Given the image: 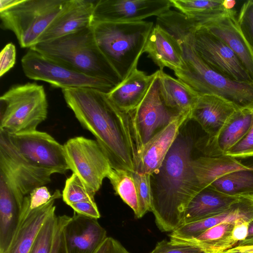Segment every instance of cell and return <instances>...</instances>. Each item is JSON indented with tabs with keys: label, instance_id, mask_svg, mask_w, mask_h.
I'll list each match as a JSON object with an SVG mask.
<instances>
[{
	"label": "cell",
	"instance_id": "6da1fadb",
	"mask_svg": "<svg viewBox=\"0 0 253 253\" xmlns=\"http://www.w3.org/2000/svg\"><path fill=\"white\" fill-rule=\"evenodd\" d=\"M62 92L81 126L96 138L112 168L135 171V136L129 113L119 109L107 93L95 89H63Z\"/></svg>",
	"mask_w": 253,
	"mask_h": 253
},
{
	"label": "cell",
	"instance_id": "7a4b0ae2",
	"mask_svg": "<svg viewBox=\"0 0 253 253\" xmlns=\"http://www.w3.org/2000/svg\"><path fill=\"white\" fill-rule=\"evenodd\" d=\"M193 141L179 133L160 167L151 175L152 210L157 226L172 232L182 224L185 210L202 189L192 168Z\"/></svg>",
	"mask_w": 253,
	"mask_h": 253
},
{
	"label": "cell",
	"instance_id": "3957f363",
	"mask_svg": "<svg viewBox=\"0 0 253 253\" xmlns=\"http://www.w3.org/2000/svg\"><path fill=\"white\" fill-rule=\"evenodd\" d=\"M88 76L115 86L122 81L98 47L92 26L30 48Z\"/></svg>",
	"mask_w": 253,
	"mask_h": 253
},
{
	"label": "cell",
	"instance_id": "277c9868",
	"mask_svg": "<svg viewBox=\"0 0 253 253\" xmlns=\"http://www.w3.org/2000/svg\"><path fill=\"white\" fill-rule=\"evenodd\" d=\"M194 32L182 34L177 41L180 43L184 64L174 71L178 79L199 96H219L238 109L253 108V83L232 81L209 67L198 55L192 43Z\"/></svg>",
	"mask_w": 253,
	"mask_h": 253
},
{
	"label": "cell",
	"instance_id": "5b68a950",
	"mask_svg": "<svg viewBox=\"0 0 253 253\" xmlns=\"http://www.w3.org/2000/svg\"><path fill=\"white\" fill-rule=\"evenodd\" d=\"M92 26L100 50L122 81L125 80L137 68L153 23L96 22Z\"/></svg>",
	"mask_w": 253,
	"mask_h": 253
},
{
	"label": "cell",
	"instance_id": "8992f818",
	"mask_svg": "<svg viewBox=\"0 0 253 253\" xmlns=\"http://www.w3.org/2000/svg\"><path fill=\"white\" fill-rule=\"evenodd\" d=\"M71 0H19L0 12V27L12 32L22 48H30Z\"/></svg>",
	"mask_w": 253,
	"mask_h": 253
},
{
	"label": "cell",
	"instance_id": "52a82bcc",
	"mask_svg": "<svg viewBox=\"0 0 253 253\" xmlns=\"http://www.w3.org/2000/svg\"><path fill=\"white\" fill-rule=\"evenodd\" d=\"M0 130L19 133L37 130L47 115L44 88L36 83L11 86L0 97Z\"/></svg>",
	"mask_w": 253,
	"mask_h": 253
},
{
	"label": "cell",
	"instance_id": "ba28073f",
	"mask_svg": "<svg viewBox=\"0 0 253 253\" xmlns=\"http://www.w3.org/2000/svg\"><path fill=\"white\" fill-rule=\"evenodd\" d=\"M21 65L27 78L45 82L62 89L92 88L108 93L116 86L73 70L31 49L22 57Z\"/></svg>",
	"mask_w": 253,
	"mask_h": 253
},
{
	"label": "cell",
	"instance_id": "9c48e42d",
	"mask_svg": "<svg viewBox=\"0 0 253 253\" xmlns=\"http://www.w3.org/2000/svg\"><path fill=\"white\" fill-rule=\"evenodd\" d=\"M52 174L28 162L11 143L7 133L0 130V176L21 207L32 190L50 182Z\"/></svg>",
	"mask_w": 253,
	"mask_h": 253
},
{
	"label": "cell",
	"instance_id": "30bf717a",
	"mask_svg": "<svg viewBox=\"0 0 253 253\" xmlns=\"http://www.w3.org/2000/svg\"><path fill=\"white\" fill-rule=\"evenodd\" d=\"M63 146L69 169L96 193L112 168L98 142L77 136L69 139Z\"/></svg>",
	"mask_w": 253,
	"mask_h": 253
},
{
	"label": "cell",
	"instance_id": "8fae6325",
	"mask_svg": "<svg viewBox=\"0 0 253 253\" xmlns=\"http://www.w3.org/2000/svg\"><path fill=\"white\" fill-rule=\"evenodd\" d=\"M158 74L141 103L134 110L129 112L135 131L136 158L144 144L182 114L165 103L160 89Z\"/></svg>",
	"mask_w": 253,
	"mask_h": 253
},
{
	"label": "cell",
	"instance_id": "7c38bea8",
	"mask_svg": "<svg viewBox=\"0 0 253 253\" xmlns=\"http://www.w3.org/2000/svg\"><path fill=\"white\" fill-rule=\"evenodd\" d=\"M192 43L198 55L214 71L233 81L253 83L237 55L205 27L200 25L193 33Z\"/></svg>",
	"mask_w": 253,
	"mask_h": 253
},
{
	"label": "cell",
	"instance_id": "4fadbf2b",
	"mask_svg": "<svg viewBox=\"0 0 253 253\" xmlns=\"http://www.w3.org/2000/svg\"><path fill=\"white\" fill-rule=\"evenodd\" d=\"M6 133L18 152L33 165L53 173L64 174L69 169L64 146L48 133L37 130Z\"/></svg>",
	"mask_w": 253,
	"mask_h": 253
},
{
	"label": "cell",
	"instance_id": "5bb4252c",
	"mask_svg": "<svg viewBox=\"0 0 253 253\" xmlns=\"http://www.w3.org/2000/svg\"><path fill=\"white\" fill-rule=\"evenodd\" d=\"M171 6L170 0H97L92 24L141 21L149 17L158 16Z\"/></svg>",
	"mask_w": 253,
	"mask_h": 253
},
{
	"label": "cell",
	"instance_id": "9a60e30c",
	"mask_svg": "<svg viewBox=\"0 0 253 253\" xmlns=\"http://www.w3.org/2000/svg\"><path fill=\"white\" fill-rule=\"evenodd\" d=\"M61 197L60 190H56L46 204L33 210L24 199L17 228L3 253H30L42 228L46 220L55 214V201Z\"/></svg>",
	"mask_w": 253,
	"mask_h": 253
},
{
	"label": "cell",
	"instance_id": "2e32d148",
	"mask_svg": "<svg viewBox=\"0 0 253 253\" xmlns=\"http://www.w3.org/2000/svg\"><path fill=\"white\" fill-rule=\"evenodd\" d=\"M233 9L207 19L200 26L225 43L237 55L253 80V48L243 35Z\"/></svg>",
	"mask_w": 253,
	"mask_h": 253
},
{
	"label": "cell",
	"instance_id": "e0dca14e",
	"mask_svg": "<svg viewBox=\"0 0 253 253\" xmlns=\"http://www.w3.org/2000/svg\"><path fill=\"white\" fill-rule=\"evenodd\" d=\"M190 114L177 116L167 126L143 145L136 158L135 171L151 175L160 167L180 132V128L190 119Z\"/></svg>",
	"mask_w": 253,
	"mask_h": 253
},
{
	"label": "cell",
	"instance_id": "ac0fdd59",
	"mask_svg": "<svg viewBox=\"0 0 253 253\" xmlns=\"http://www.w3.org/2000/svg\"><path fill=\"white\" fill-rule=\"evenodd\" d=\"M252 109H237L227 119L217 136L213 139L207 135L200 137L195 146L204 156L225 155L226 153L245 135L252 120Z\"/></svg>",
	"mask_w": 253,
	"mask_h": 253
},
{
	"label": "cell",
	"instance_id": "d6986e66",
	"mask_svg": "<svg viewBox=\"0 0 253 253\" xmlns=\"http://www.w3.org/2000/svg\"><path fill=\"white\" fill-rule=\"evenodd\" d=\"M67 253H94L107 237L97 219L74 212L63 230Z\"/></svg>",
	"mask_w": 253,
	"mask_h": 253
},
{
	"label": "cell",
	"instance_id": "ffe728a7",
	"mask_svg": "<svg viewBox=\"0 0 253 253\" xmlns=\"http://www.w3.org/2000/svg\"><path fill=\"white\" fill-rule=\"evenodd\" d=\"M97 0H71L54 20L39 42L51 41L92 26L93 13Z\"/></svg>",
	"mask_w": 253,
	"mask_h": 253
},
{
	"label": "cell",
	"instance_id": "44dd1931",
	"mask_svg": "<svg viewBox=\"0 0 253 253\" xmlns=\"http://www.w3.org/2000/svg\"><path fill=\"white\" fill-rule=\"evenodd\" d=\"M238 108L228 100L215 95L199 96L190 119L194 120L211 139L215 138L232 114Z\"/></svg>",
	"mask_w": 253,
	"mask_h": 253
},
{
	"label": "cell",
	"instance_id": "7402d4cb",
	"mask_svg": "<svg viewBox=\"0 0 253 253\" xmlns=\"http://www.w3.org/2000/svg\"><path fill=\"white\" fill-rule=\"evenodd\" d=\"M158 74V70L147 75L135 68L108 96L121 110L126 113L132 111L142 101Z\"/></svg>",
	"mask_w": 253,
	"mask_h": 253
},
{
	"label": "cell",
	"instance_id": "603a6c76",
	"mask_svg": "<svg viewBox=\"0 0 253 253\" xmlns=\"http://www.w3.org/2000/svg\"><path fill=\"white\" fill-rule=\"evenodd\" d=\"M143 52L147 53L161 70L168 67L174 71L181 69L184 64L180 43L157 25L150 33Z\"/></svg>",
	"mask_w": 253,
	"mask_h": 253
},
{
	"label": "cell",
	"instance_id": "cb8c5ba5",
	"mask_svg": "<svg viewBox=\"0 0 253 253\" xmlns=\"http://www.w3.org/2000/svg\"><path fill=\"white\" fill-rule=\"evenodd\" d=\"M241 197L227 195L211 185L206 187L200 190L188 204L184 212L182 224L198 221L221 212Z\"/></svg>",
	"mask_w": 253,
	"mask_h": 253
},
{
	"label": "cell",
	"instance_id": "d4e9b609",
	"mask_svg": "<svg viewBox=\"0 0 253 253\" xmlns=\"http://www.w3.org/2000/svg\"><path fill=\"white\" fill-rule=\"evenodd\" d=\"M239 219L249 222L253 220V196H242L221 212L184 224L181 227V233L184 237L191 239L216 225L223 222L235 223Z\"/></svg>",
	"mask_w": 253,
	"mask_h": 253
},
{
	"label": "cell",
	"instance_id": "484cf974",
	"mask_svg": "<svg viewBox=\"0 0 253 253\" xmlns=\"http://www.w3.org/2000/svg\"><path fill=\"white\" fill-rule=\"evenodd\" d=\"M191 165L200 186L204 188L231 171L246 169L235 158L222 155L201 156L191 160Z\"/></svg>",
	"mask_w": 253,
	"mask_h": 253
},
{
	"label": "cell",
	"instance_id": "4316f807",
	"mask_svg": "<svg viewBox=\"0 0 253 253\" xmlns=\"http://www.w3.org/2000/svg\"><path fill=\"white\" fill-rule=\"evenodd\" d=\"M161 93L166 105L179 114H190L199 95L178 79L159 70Z\"/></svg>",
	"mask_w": 253,
	"mask_h": 253
},
{
	"label": "cell",
	"instance_id": "83f0119b",
	"mask_svg": "<svg viewBox=\"0 0 253 253\" xmlns=\"http://www.w3.org/2000/svg\"><path fill=\"white\" fill-rule=\"evenodd\" d=\"M22 207L0 176V253L8 247L20 218Z\"/></svg>",
	"mask_w": 253,
	"mask_h": 253
},
{
	"label": "cell",
	"instance_id": "f1b7e54d",
	"mask_svg": "<svg viewBox=\"0 0 253 253\" xmlns=\"http://www.w3.org/2000/svg\"><path fill=\"white\" fill-rule=\"evenodd\" d=\"M234 225L233 223L223 222L207 229L195 238L179 243L198 245L206 253H221L237 245L232 237Z\"/></svg>",
	"mask_w": 253,
	"mask_h": 253
},
{
	"label": "cell",
	"instance_id": "f546056e",
	"mask_svg": "<svg viewBox=\"0 0 253 253\" xmlns=\"http://www.w3.org/2000/svg\"><path fill=\"white\" fill-rule=\"evenodd\" d=\"M172 6L200 24L208 19L222 13L230 8L227 0H170ZM233 9V8H232Z\"/></svg>",
	"mask_w": 253,
	"mask_h": 253
},
{
	"label": "cell",
	"instance_id": "4dcf8cb0",
	"mask_svg": "<svg viewBox=\"0 0 253 253\" xmlns=\"http://www.w3.org/2000/svg\"><path fill=\"white\" fill-rule=\"evenodd\" d=\"M211 185L228 195L253 196V169H246L231 171Z\"/></svg>",
	"mask_w": 253,
	"mask_h": 253
},
{
	"label": "cell",
	"instance_id": "1f68e13d",
	"mask_svg": "<svg viewBox=\"0 0 253 253\" xmlns=\"http://www.w3.org/2000/svg\"><path fill=\"white\" fill-rule=\"evenodd\" d=\"M115 194L133 211L136 217L139 211L138 200L135 184L130 171L111 168L107 177Z\"/></svg>",
	"mask_w": 253,
	"mask_h": 253
},
{
	"label": "cell",
	"instance_id": "d6a6232c",
	"mask_svg": "<svg viewBox=\"0 0 253 253\" xmlns=\"http://www.w3.org/2000/svg\"><path fill=\"white\" fill-rule=\"evenodd\" d=\"M95 194L76 174L73 173L66 180L62 197L63 201L70 206L72 204L81 202H94Z\"/></svg>",
	"mask_w": 253,
	"mask_h": 253
},
{
	"label": "cell",
	"instance_id": "836d02e7",
	"mask_svg": "<svg viewBox=\"0 0 253 253\" xmlns=\"http://www.w3.org/2000/svg\"><path fill=\"white\" fill-rule=\"evenodd\" d=\"M131 172L135 184L138 200L139 211L136 217L140 218L148 211H151L152 196L151 175L136 171Z\"/></svg>",
	"mask_w": 253,
	"mask_h": 253
},
{
	"label": "cell",
	"instance_id": "e575fe53",
	"mask_svg": "<svg viewBox=\"0 0 253 253\" xmlns=\"http://www.w3.org/2000/svg\"><path fill=\"white\" fill-rule=\"evenodd\" d=\"M54 214L45 222L38 234L30 253H50L56 223Z\"/></svg>",
	"mask_w": 253,
	"mask_h": 253
},
{
	"label": "cell",
	"instance_id": "d590c367",
	"mask_svg": "<svg viewBox=\"0 0 253 253\" xmlns=\"http://www.w3.org/2000/svg\"><path fill=\"white\" fill-rule=\"evenodd\" d=\"M237 21L243 35L253 48V0L244 3Z\"/></svg>",
	"mask_w": 253,
	"mask_h": 253
},
{
	"label": "cell",
	"instance_id": "8d00e7d4",
	"mask_svg": "<svg viewBox=\"0 0 253 253\" xmlns=\"http://www.w3.org/2000/svg\"><path fill=\"white\" fill-rule=\"evenodd\" d=\"M150 253H206L200 246L188 243H174L166 240L158 242Z\"/></svg>",
	"mask_w": 253,
	"mask_h": 253
},
{
	"label": "cell",
	"instance_id": "74e56055",
	"mask_svg": "<svg viewBox=\"0 0 253 253\" xmlns=\"http://www.w3.org/2000/svg\"><path fill=\"white\" fill-rule=\"evenodd\" d=\"M250 127L244 137L225 154L235 158L253 156V108Z\"/></svg>",
	"mask_w": 253,
	"mask_h": 253
},
{
	"label": "cell",
	"instance_id": "f35d334b",
	"mask_svg": "<svg viewBox=\"0 0 253 253\" xmlns=\"http://www.w3.org/2000/svg\"><path fill=\"white\" fill-rule=\"evenodd\" d=\"M71 218L67 215L57 216L54 236L50 253H67L64 239V228Z\"/></svg>",
	"mask_w": 253,
	"mask_h": 253
},
{
	"label": "cell",
	"instance_id": "ab89813d",
	"mask_svg": "<svg viewBox=\"0 0 253 253\" xmlns=\"http://www.w3.org/2000/svg\"><path fill=\"white\" fill-rule=\"evenodd\" d=\"M52 196V194H50L48 188L44 185L34 189L24 199L27 202L29 208L33 210L46 204Z\"/></svg>",
	"mask_w": 253,
	"mask_h": 253
},
{
	"label": "cell",
	"instance_id": "60d3db41",
	"mask_svg": "<svg viewBox=\"0 0 253 253\" xmlns=\"http://www.w3.org/2000/svg\"><path fill=\"white\" fill-rule=\"evenodd\" d=\"M16 51L12 42L7 43L0 54V77L3 76L14 66L16 62Z\"/></svg>",
	"mask_w": 253,
	"mask_h": 253
},
{
	"label": "cell",
	"instance_id": "b9f144b4",
	"mask_svg": "<svg viewBox=\"0 0 253 253\" xmlns=\"http://www.w3.org/2000/svg\"><path fill=\"white\" fill-rule=\"evenodd\" d=\"M70 207L78 214L97 219L100 217V213L95 202L75 203L71 205Z\"/></svg>",
	"mask_w": 253,
	"mask_h": 253
},
{
	"label": "cell",
	"instance_id": "7bdbcfd3",
	"mask_svg": "<svg viewBox=\"0 0 253 253\" xmlns=\"http://www.w3.org/2000/svg\"><path fill=\"white\" fill-rule=\"evenodd\" d=\"M94 253H130L119 241L107 237Z\"/></svg>",
	"mask_w": 253,
	"mask_h": 253
},
{
	"label": "cell",
	"instance_id": "ee69618b",
	"mask_svg": "<svg viewBox=\"0 0 253 253\" xmlns=\"http://www.w3.org/2000/svg\"><path fill=\"white\" fill-rule=\"evenodd\" d=\"M249 223V221L241 219L235 221L232 231V237L237 244L244 240L247 237Z\"/></svg>",
	"mask_w": 253,
	"mask_h": 253
},
{
	"label": "cell",
	"instance_id": "f6af8a7d",
	"mask_svg": "<svg viewBox=\"0 0 253 253\" xmlns=\"http://www.w3.org/2000/svg\"><path fill=\"white\" fill-rule=\"evenodd\" d=\"M253 246V220L249 223L248 233L246 239L239 242L237 246Z\"/></svg>",
	"mask_w": 253,
	"mask_h": 253
},
{
	"label": "cell",
	"instance_id": "bcb514c9",
	"mask_svg": "<svg viewBox=\"0 0 253 253\" xmlns=\"http://www.w3.org/2000/svg\"><path fill=\"white\" fill-rule=\"evenodd\" d=\"M253 251V246H236L221 253H251Z\"/></svg>",
	"mask_w": 253,
	"mask_h": 253
},
{
	"label": "cell",
	"instance_id": "7dc6e473",
	"mask_svg": "<svg viewBox=\"0 0 253 253\" xmlns=\"http://www.w3.org/2000/svg\"><path fill=\"white\" fill-rule=\"evenodd\" d=\"M236 159L246 168L253 169V156Z\"/></svg>",
	"mask_w": 253,
	"mask_h": 253
},
{
	"label": "cell",
	"instance_id": "c3c4849f",
	"mask_svg": "<svg viewBox=\"0 0 253 253\" xmlns=\"http://www.w3.org/2000/svg\"><path fill=\"white\" fill-rule=\"evenodd\" d=\"M19 0H0V12L14 5Z\"/></svg>",
	"mask_w": 253,
	"mask_h": 253
},
{
	"label": "cell",
	"instance_id": "681fc988",
	"mask_svg": "<svg viewBox=\"0 0 253 253\" xmlns=\"http://www.w3.org/2000/svg\"><path fill=\"white\" fill-rule=\"evenodd\" d=\"M252 253H253V251H252Z\"/></svg>",
	"mask_w": 253,
	"mask_h": 253
}]
</instances>
